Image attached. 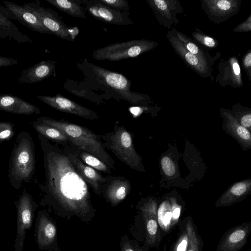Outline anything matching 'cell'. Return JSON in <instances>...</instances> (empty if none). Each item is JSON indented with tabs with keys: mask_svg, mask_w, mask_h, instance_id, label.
<instances>
[{
	"mask_svg": "<svg viewBox=\"0 0 251 251\" xmlns=\"http://www.w3.org/2000/svg\"><path fill=\"white\" fill-rule=\"evenodd\" d=\"M43 151L45 181L39 184L44 194L40 204L59 206L84 214L91 208L88 184L81 177L62 148L38 134Z\"/></svg>",
	"mask_w": 251,
	"mask_h": 251,
	"instance_id": "6da1fadb",
	"label": "cell"
},
{
	"mask_svg": "<svg viewBox=\"0 0 251 251\" xmlns=\"http://www.w3.org/2000/svg\"><path fill=\"white\" fill-rule=\"evenodd\" d=\"M37 121L58 129L67 136L69 143L74 147L90 153L112 169H115L114 160L103 147L100 135L85 127L64 120L43 116L38 118Z\"/></svg>",
	"mask_w": 251,
	"mask_h": 251,
	"instance_id": "7a4b0ae2",
	"label": "cell"
},
{
	"mask_svg": "<svg viewBox=\"0 0 251 251\" xmlns=\"http://www.w3.org/2000/svg\"><path fill=\"white\" fill-rule=\"evenodd\" d=\"M35 170L34 143L28 132L21 131L16 136L9 161L8 177L11 186L20 189L23 182L31 181Z\"/></svg>",
	"mask_w": 251,
	"mask_h": 251,
	"instance_id": "3957f363",
	"label": "cell"
},
{
	"mask_svg": "<svg viewBox=\"0 0 251 251\" xmlns=\"http://www.w3.org/2000/svg\"><path fill=\"white\" fill-rule=\"evenodd\" d=\"M103 147L111 151L123 163L139 172L144 171L140 155L135 151L132 135L124 126L115 125L114 130L100 135Z\"/></svg>",
	"mask_w": 251,
	"mask_h": 251,
	"instance_id": "277c9868",
	"label": "cell"
},
{
	"mask_svg": "<svg viewBox=\"0 0 251 251\" xmlns=\"http://www.w3.org/2000/svg\"><path fill=\"white\" fill-rule=\"evenodd\" d=\"M156 43L148 40H132L115 43L95 50L93 58L97 60L118 61L135 57L154 48Z\"/></svg>",
	"mask_w": 251,
	"mask_h": 251,
	"instance_id": "5b68a950",
	"label": "cell"
},
{
	"mask_svg": "<svg viewBox=\"0 0 251 251\" xmlns=\"http://www.w3.org/2000/svg\"><path fill=\"white\" fill-rule=\"evenodd\" d=\"M81 65L88 69L90 76L114 91L121 98L132 104L137 103L140 96L131 91V82L125 76L89 62Z\"/></svg>",
	"mask_w": 251,
	"mask_h": 251,
	"instance_id": "8992f818",
	"label": "cell"
},
{
	"mask_svg": "<svg viewBox=\"0 0 251 251\" xmlns=\"http://www.w3.org/2000/svg\"><path fill=\"white\" fill-rule=\"evenodd\" d=\"M17 213V233L15 251H23L26 231L32 227L34 213L38 206L33 197L24 189L17 201H14Z\"/></svg>",
	"mask_w": 251,
	"mask_h": 251,
	"instance_id": "52a82bcc",
	"label": "cell"
},
{
	"mask_svg": "<svg viewBox=\"0 0 251 251\" xmlns=\"http://www.w3.org/2000/svg\"><path fill=\"white\" fill-rule=\"evenodd\" d=\"M24 5L40 20L52 34L62 39L74 41L76 32H78L77 29L74 30L68 27L55 11L41 6L37 2L25 3Z\"/></svg>",
	"mask_w": 251,
	"mask_h": 251,
	"instance_id": "ba28073f",
	"label": "cell"
},
{
	"mask_svg": "<svg viewBox=\"0 0 251 251\" xmlns=\"http://www.w3.org/2000/svg\"><path fill=\"white\" fill-rule=\"evenodd\" d=\"M60 144L63 146L62 149L81 177L92 188L95 194L100 195L108 178L103 177L96 170L83 162L71 147L68 142Z\"/></svg>",
	"mask_w": 251,
	"mask_h": 251,
	"instance_id": "9c48e42d",
	"label": "cell"
},
{
	"mask_svg": "<svg viewBox=\"0 0 251 251\" xmlns=\"http://www.w3.org/2000/svg\"><path fill=\"white\" fill-rule=\"evenodd\" d=\"M83 7L95 18L117 25L133 24L127 12H119L103 5L99 0H82Z\"/></svg>",
	"mask_w": 251,
	"mask_h": 251,
	"instance_id": "30bf717a",
	"label": "cell"
},
{
	"mask_svg": "<svg viewBox=\"0 0 251 251\" xmlns=\"http://www.w3.org/2000/svg\"><path fill=\"white\" fill-rule=\"evenodd\" d=\"M37 97L44 103L61 112L88 120H97L99 118V115L96 112L61 95H56L54 96L39 95Z\"/></svg>",
	"mask_w": 251,
	"mask_h": 251,
	"instance_id": "8fae6325",
	"label": "cell"
},
{
	"mask_svg": "<svg viewBox=\"0 0 251 251\" xmlns=\"http://www.w3.org/2000/svg\"><path fill=\"white\" fill-rule=\"evenodd\" d=\"M35 236L38 248L44 250L54 243L56 236L55 225L44 210H40L35 226Z\"/></svg>",
	"mask_w": 251,
	"mask_h": 251,
	"instance_id": "7c38bea8",
	"label": "cell"
},
{
	"mask_svg": "<svg viewBox=\"0 0 251 251\" xmlns=\"http://www.w3.org/2000/svg\"><path fill=\"white\" fill-rule=\"evenodd\" d=\"M251 230V222L230 229L222 238L216 251H239L246 243Z\"/></svg>",
	"mask_w": 251,
	"mask_h": 251,
	"instance_id": "4fadbf2b",
	"label": "cell"
},
{
	"mask_svg": "<svg viewBox=\"0 0 251 251\" xmlns=\"http://www.w3.org/2000/svg\"><path fill=\"white\" fill-rule=\"evenodd\" d=\"M3 2L9 11L12 20L18 21L33 31L43 34H51L43 25L40 20L24 5L20 6L7 0H3Z\"/></svg>",
	"mask_w": 251,
	"mask_h": 251,
	"instance_id": "5bb4252c",
	"label": "cell"
},
{
	"mask_svg": "<svg viewBox=\"0 0 251 251\" xmlns=\"http://www.w3.org/2000/svg\"><path fill=\"white\" fill-rule=\"evenodd\" d=\"M146 230V240L151 246H156L160 241L156 203L149 201L141 207Z\"/></svg>",
	"mask_w": 251,
	"mask_h": 251,
	"instance_id": "9a60e30c",
	"label": "cell"
},
{
	"mask_svg": "<svg viewBox=\"0 0 251 251\" xmlns=\"http://www.w3.org/2000/svg\"><path fill=\"white\" fill-rule=\"evenodd\" d=\"M55 63L52 60H44L23 70L18 80L21 83L40 82L51 75L54 72Z\"/></svg>",
	"mask_w": 251,
	"mask_h": 251,
	"instance_id": "2e32d148",
	"label": "cell"
},
{
	"mask_svg": "<svg viewBox=\"0 0 251 251\" xmlns=\"http://www.w3.org/2000/svg\"><path fill=\"white\" fill-rule=\"evenodd\" d=\"M0 110L17 114L40 115L41 110L20 98L8 94H0Z\"/></svg>",
	"mask_w": 251,
	"mask_h": 251,
	"instance_id": "e0dca14e",
	"label": "cell"
},
{
	"mask_svg": "<svg viewBox=\"0 0 251 251\" xmlns=\"http://www.w3.org/2000/svg\"><path fill=\"white\" fill-rule=\"evenodd\" d=\"M11 20L9 11L0 3V40L13 39L19 43H31L32 40L22 33Z\"/></svg>",
	"mask_w": 251,
	"mask_h": 251,
	"instance_id": "ac0fdd59",
	"label": "cell"
},
{
	"mask_svg": "<svg viewBox=\"0 0 251 251\" xmlns=\"http://www.w3.org/2000/svg\"><path fill=\"white\" fill-rule=\"evenodd\" d=\"M169 39L176 52L189 67L201 75L207 74L208 66L207 61L188 51L176 36L171 35Z\"/></svg>",
	"mask_w": 251,
	"mask_h": 251,
	"instance_id": "d6986e66",
	"label": "cell"
},
{
	"mask_svg": "<svg viewBox=\"0 0 251 251\" xmlns=\"http://www.w3.org/2000/svg\"><path fill=\"white\" fill-rule=\"evenodd\" d=\"M130 188L128 180L125 178H115L107 185L105 197L112 204H117L126 198Z\"/></svg>",
	"mask_w": 251,
	"mask_h": 251,
	"instance_id": "ffe728a7",
	"label": "cell"
},
{
	"mask_svg": "<svg viewBox=\"0 0 251 251\" xmlns=\"http://www.w3.org/2000/svg\"><path fill=\"white\" fill-rule=\"evenodd\" d=\"M47 1L70 16L79 18L86 17L82 0H47Z\"/></svg>",
	"mask_w": 251,
	"mask_h": 251,
	"instance_id": "44dd1931",
	"label": "cell"
},
{
	"mask_svg": "<svg viewBox=\"0 0 251 251\" xmlns=\"http://www.w3.org/2000/svg\"><path fill=\"white\" fill-rule=\"evenodd\" d=\"M33 128L49 140H51L57 144L69 142L67 136L58 129L50 126L43 124L38 121L30 123Z\"/></svg>",
	"mask_w": 251,
	"mask_h": 251,
	"instance_id": "7402d4cb",
	"label": "cell"
},
{
	"mask_svg": "<svg viewBox=\"0 0 251 251\" xmlns=\"http://www.w3.org/2000/svg\"><path fill=\"white\" fill-rule=\"evenodd\" d=\"M71 147L79 157L80 160L87 165L99 171L106 173H110L112 169L107 164L101 160L84 151L79 150L68 142Z\"/></svg>",
	"mask_w": 251,
	"mask_h": 251,
	"instance_id": "603a6c76",
	"label": "cell"
},
{
	"mask_svg": "<svg viewBox=\"0 0 251 251\" xmlns=\"http://www.w3.org/2000/svg\"><path fill=\"white\" fill-rule=\"evenodd\" d=\"M248 190L247 183L239 182L234 184L227 193L223 195L216 204V206L227 205L243 196Z\"/></svg>",
	"mask_w": 251,
	"mask_h": 251,
	"instance_id": "cb8c5ba5",
	"label": "cell"
},
{
	"mask_svg": "<svg viewBox=\"0 0 251 251\" xmlns=\"http://www.w3.org/2000/svg\"><path fill=\"white\" fill-rule=\"evenodd\" d=\"M185 226L188 236V245L186 251H201L202 242L191 218H188Z\"/></svg>",
	"mask_w": 251,
	"mask_h": 251,
	"instance_id": "d4e9b609",
	"label": "cell"
},
{
	"mask_svg": "<svg viewBox=\"0 0 251 251\" xmlns=\"http://www.w3.org/2000/svg\"><path fill=\"white\" fill-rule=\"evenodd\" d=\"M210 10L216 15H227L234 11L236 4L235 1L220 0L207 1Z\"/></svg>",
	"mask_w": 251,
	"mask_h": 251,
	"instance_id": "484cf974",
	"label": "cell"
},
{
	"mask_svg": "<svg viewBox=\"0 0 251 251\" xmlns=\"http://www.w3.org/2000/svg\"><path fill=\"white\" fill-rule=\"evenodd\" d=\"M176 37L188 51L200 58L207 61L206 55L195 43L182 33L178 31H176Z\"/></svg>",
	"mask_w": 251,
	"mask_h": 251,
	"instance_id": "4316f807",
	"label": "cell"
},
{
	"mask_svg": "<svg viewBox=\"0 0 251 251\" xmlns=\"http://www.w3.org/2000/svg\"><path fill=\"white\" fill-rule=\"evenodd\" d=\"M14 124L10 122H0V144L12 139L16 132Z\"/></svg>",
	"mask_w": 251,
	"mask_h": 251,
	"instance_id": "83f0119b",
	"label": "cell"
},
{
	"mask_svg": "<svg viewBox=\"0 0 251 251\" xmlns=\"http://www.w3.org/2000/svg\"><path fill=\"white\" fill-rule=\"evenodd\" d=\"M103 5L117 11L127 12L129 9L128 2L126 0H99Z\"/></svg>",
	"mask_w": 251,
	"mask_h": 251,
	"instance_id": "f1b7e54d",
	"label": "cell"
},
{
	"mask_svg": "<svg viewBox=\"0 0 251 251\" xmlns=\"http://www.w3.org/2000/svg\"><path fill=\"white\" fill-rule=\"evenodd\" d=\"M188 245V233L185 227L179 235L172 251H186Z\"/></svg>",
	"mask_w": 251,
	"mask_h": 251,
	"instance_id": "f546056e",
	"label": "cell"
},
{
	"mask_svg": "<svg viewBox=\"0 0 251 251\" xmlns=\"http://www.w3.org/2000/svg\"><path fill=\"white\" fill-rule=\"evenodd\" d=\"M235 124L234 120L233 122L231 121V124L232 129L236 135L242 140L250 142L251 134L249 130L241 125H239L236 120H235Z\"/></svg>",
	"mask_w": 251,
	"mask_h": 251,
	"instance_id": "4dcf8cb0",
	"label": "cell"
},
{
	"mask_svg": "<svg viewBox=\"0 0 251 251\" xmlns=\"http://www.w3.org/2000/svg\"><path fill=\"white\" fill-rule=\"evenodd\" d=\"M162 169L168 176H173L176 173L175 165L170 158L165 156L161 161Z\"/></svg>",
	"mask_w": 251,
	"mask_h": 251,
	"instance_id": "1f68e13d",
	"label": "cell"
},
{
	"mask_svg": "<svg viewBox=\"0 0 251 251\" xmlns=\"http://www.w3.org/2000/svg\"><path fill=\"white\" fill-rule=\"evenodd\" d=\"M193 36L197 40L207 47L213 48L216 45L215 40L208 36L195 33L193 34Z\"/></svg>",
	"mask_w": 251,
	"mask_h": 251,
	"instance_id": "d6a6232c",
	"label": "cell"
},
{
	"mask_svg": "<svg viewBox=\"0 0 251 251\" xmlns=\"http://www.w3.org/2000/svg\"><path fill=\"white\" fill-rule=\"evenodd\" d=\"M17 60L0 56V67H7L17 64Z\"/></svg>",
	"mask_w": 251,
	"mask_h": 251,
	"instance_id": "836d02e7",
	"label": "cell"
},
{
	"mask_svg": "<svg viewBox=\"0 0 251 251\" xmlns=\"http://www.w3.org/2000/svg\"><path fill=\"white\" fill-rule=\"evenodd\" d=\"M251 30V16L244 23L234 29L235 32L248 31Z\"/></svg>",
	"mask_w": 251,
	"mask_h": 251,
	"instance_id": "e575fe53",
	"label": "cell"
},
{
	"mask_svg": "<svg viewBox=\"0 0 251 251\" xmlns=\"http://www.w3.org/2000/svg\"><path fill=\"white\" fill-rule=\"evenodd\" d=\"M241 125L243 127H250L251 125V114H248L245 115L241 120Z\"/></svg>",
	"mask_w": 251,
	"mask_h": 251,
	"instance_id": "d590c367",
	"label": "cell"
},
{
	"mask_svg": "<svg viewBox=\"0 0 251 251\" xmlns=\"http://www.w3.org/2000/svg\"><path fill=\"white\" fill-rule=\"evenodd\" d=\"M122 251H141L139 249L134 247L128 242H125L122 247Z\"/></svg>",
	"mask_w": 251,
	"mask_h": 251,
	"instance_id": "8d00e7d4",
	"label": "cell"
},
{
	"mask_svg": "<svg viewBox=\"0 0 251 251\" xmlns=\"http://www.w3.org/2000/svg\"><path fill=\"white\" fill-rule=\"evenodd\" d=\"M244 67L247 70H250L251 67V53L249 52L244 57L243 60Z\"/></svg>",
	"mask_w": 251,
	"mask_h": 251,
	"instance_id": "74e56055",
	"label": "cell"
},
{
	"mask_svg": "<svg viewBox=\"0 0 251 251\" xmlns=\"http://www.w3.org/2000/svg\"><path fill=\"white\" fill-rule=\"evenodd\" d=\"M233 72L236 75H239L240 74V68L237 62H234L232 65Z\"/></svg>",
	"mask_w": 251,
	"mask_h": 251,
	"instance_id": "f35d334b",
	"label": "cell"
},
{
	"mask_svg": "<svg viewBox=\"0 0 251 251\" xmlns=\"http://www.w3.org/2000/svg\"><path fill=\"white\" fill-rule=\"evenodd\" d=\"M180 208L178 207H176L174 209L173 211V217L176 219L179 217L180 214Z\"/></svg>",
	"mask_w": 251,
	"mask_h": 251,
	"instance_id": "ab89813d",
	"label": "cell"
}]
</instances>
